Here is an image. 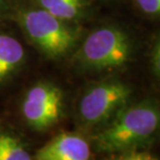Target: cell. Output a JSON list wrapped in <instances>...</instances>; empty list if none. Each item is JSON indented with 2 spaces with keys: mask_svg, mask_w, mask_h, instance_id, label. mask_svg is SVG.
<instances>
[{
  "mask_svg": "<svg viewBox=\"0 0 160 160\" xmlns=\"http://www.w3.org/2000/svg\"><path fill=\"white\" fill-rule=\"evenodd\" d=\"M19 20L28 38L49 57L68 53L77 42L76 30L42 8L27 9Z\"/></svg>",
  "mask_w": 160,
  "mask_h": 160,
  "instance_id": "3957f363",
  "label": "cell"
},
{
  "mask_svg": "<svg viewBox=\"0 0 160 160\" xmlns=\"http://www.w3.org/2000/svg\"><path fill=\"white\" fill-rule=\"evenodd\" d=\"M26 122L36 130H45L56 124L62 113V93L49 83L32 86L22 103Z\"/></svg>",
  "mask_w": 160,
  "mask_h": 160,
  "instance_id": "5b68a950",
  "label": "cell"
},
{
  "mask_svg": "<svg viewBox=\"0 0 160 160\" xmlns=\"http://www.w3.org/2000/svg\"><path fill=\"white\" fill-rule=\"evenodd\" d=\"M4 8V0H0V13Z\"/></svg>",
  "mask_w": 160,
  "mask_h": 160,
  "instance_id": "4fadbf2b",
  "label": "cell"
},
{
  "mask_svg": "<svg viewBox=\"0 0 160 160\" xmlns=\"http://www.w3.org/2000/svg\"><path fill=\"white\" fill-rule=\"evenodd\" d=\"M39 8L64 22L74 21L83 15L85 0H36Z\"/></svg>",
  "mask_w": 160,
  "mask_h": 160,
  "instance_id": "ba28073f",
  "label": "cell"
},
{
  "mask_svg": "<svg viewBox=\"0 0 160 160\" xmlns=\"http://www.w3.org/2000/svg\"><path fill=\"white\" fill-rule=\"evenodd\" d=\"M0 160H31L19 139L0 130Z\"/></svg>",
  "mask_w": 160,
  "mask_h": 160,
  "instance_id": "9c48e42d",
  "label": "cell"
},
{
  "mask_svg": "<svg viewBox=\"0 0 160 160\" xmlns=\"http://www.w3.org/2000/svg\"><path fill=\"white\" fill-rule=\"evenodd\" d=\"M36 160H90L91 149L84 138L61 133L37 151Z\"/></svg>",
  "mask_w": 160,
  "mask_h": 160,
  "instance_id": "8992f818",
  "label": "cell"
},
{
  "mask_svg": "<svg viewBox=\"0 0 160 160\" xmlns=\"http://www.w3.org/2000/svg\"><path fill=\"white\" fill-rule=\"evenodd\" d=\"M141 11L150 17H160V0H134Z\"/></svg>",
  "mask_w": 160,
  "mask_h": 160,
  "instance_id": "8fae6325",
  "label": "cell"
},
{
  "mask_svg": "<svg viewBox=\"0 0 160 160\" xmlns=\"http://www.w3.org/2000/svg\"><path fill=\"white\" fill-rule=\"evenodd\" d=\"M151 63L153 72H154L156 78L160 81V34L157 37V39H156L154 46H153Z\"/></svg>",
  "mask_w": 160,
  "mask_h": 160,
  "instance_id": "7c38bea8",
  "label": "cell"
},
{
  "mask_svg": "<svg viewBox=\"0 0 160 160\" xmlns=\"http://www.w3.org/2000/svg\"><path fill=\"white\" fill-rule=\"evenodd\" d=\"M132 42L124 30L102 26L93 30L78 51V60L92 70H111L125 66L132 56Z\"/></svg>",
  "mask_w": 160,
  "mask_h": 160,
  "instance_id": "7a4b0ae2",
  "label": "cell"
},
{
  "mask_svg": "<svg viewBox=\"0 0 160 160\" xmlns=\"http://www.w3.org/2000/svg\"><path fill=\"white\" fill-rule=\"evenodd\" d=\"M160 137V101L147 98L125 105L94 137L101 153H123L150 147Z\"/></svg>",
  "mask_w": 160,
  "mask_h": 160,
  "instance_id": "6da1fadb",
  "label": "cell"
},
{
  "mask_svg": "<svg viewBox=\"0 0 160 160\" xmlns=\"http://www.w3.org/2000/svg\"><path fill=\"white\" fill-rule=\"evenodd\" d=\"M25 59V50L18 39L0 34V83L19 68Z\"/></svg>",
  "mask_w": 160,
  "mask_h": 160,
  "instance_id": "52a82bcc",
  "label": "cell"
},
{
  "mask_svg": "<svg viewBox=\"0 0 160 160\" xmlns=\"http://www.w3.org/2000/svg\"><path fill=\"white\" fill-rule=\"evenodd\" d=\"M113 160H160V158L148 151L133 150V151L119 153V155Z\"/></svg>",
  "mask_w": 160,
  "mask_h": 160,
  "instance_id": "30bf717a",
  "label": "cell"
},
{
  "mask_svg": "<svg viewBox=\"0 0 160 160\" xmlns=\"http://www.w3.org/2000/svg\"><path fill=\"white\" fill-rule=\"evenodd\" d=\"M131 88L119 80L105 81L85 92L79 103V114L87 126L104 125L128 104Z\"/></svg>",
  "mask_w": 160,
  "mask_h": 160,
  "instance_id": "277c9868",
  "label": "cell"
}]
</instances>
